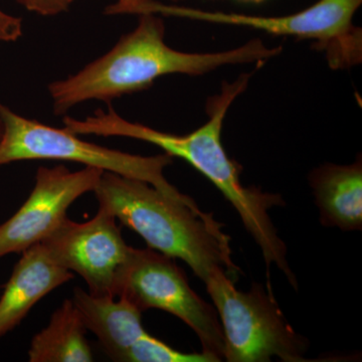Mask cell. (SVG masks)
Instances as JSON below:
<instances>
[{"label": "cell", "mask_w": 362, "mask_h": 362, "mask_svg": "<svg viewBox=\"0 0 362 362\" xmlns=\"http://www.w3.org/2000/svg\"><path fill=\"white\" fill-rule=\"evenodd\" d=\"M251 74H243L235 82L223 83L221 92L206 103L209 120L187 135L161 132L142 124L121 118L111 107L97 110L85 120L64 117L66 129L77 135L127 137L151 143L171 157L187 161L218 188L226 201L235 207L245 228L261 249L267 268L276 265L288 282L297 289V279L288 264L287 247L279 237L269 211L285 204L279 194L246 187L240 182V166L226 154L221 142V130L228 109L246 90Z\"/></svg>", "instance_id": "6da1fadb"}, {"label": "cell", "mask_w": 362, "mask_h": 362, "mask_svg": "<svg viewBox=\"0 0 362 362\" xmlns=\"http://www.w3.org/2000/svg\"><path fill=\"white\" fill-rule=\"evenodd\" d=\"M164 33L160 16L141 14L137 28L121 37L110 52L76 75L49 86L54 114L64 115L88 100L110 102L148 89L162 76H201L225 65L263 64L282 51V47L270 49L262 40H254L230 51L178 52L165 44Z\"/></svg>", "instance_id": "7a4b0ae2"}, {"label": "cell", "mask_w": 362, "mask_h": 362, "mask_svg": "<svg viewBox=\"0 0 362 362\" xmlns=\"http://www.w3.org/2000/svg\"><path fill=\"white\" fill-rule=\"evenodd\" d=\"M99 207L137 233L149 249L180 259L202 282L223 269L237 282L230 238L194 199L169 197L145 181L104 171L94 189Z\"/></svg>", "instance_id": "3957f363"}, {"label": "cell", "mask_w": 362, "mask_h": 362, "mask_svg": "<svg viewBox=\"0 0 362 362\" xmlns=\"http://www.w3.org/2000/svg\"><path fill=\"white\" fill-rule=\"evenodd\" d=\"M204 283L223 327V361L269 362L278 357L284 362L307 361L309 341L288 322L269 283L267 290L254 283L250 291L242 292L223 269Z\"/></svg>", "instance_id": "277c9868"}, {"label": "cell", "mask_w": 362, "mask_h": 362, "mask_svg": "<svg viewBox=\"0 0 362 362\" xmlns=\"http://www.w3.org/2000/svg\"><path fill=\"white\" fill-rule=\"evenodd\" d=\"M0 166L21 160H66L149 183L169 197L187 199L164 176L173 164L168 154L140 156L99 146L66 129H57L18 115L0 104Z\"/></svg>", "instance_id": "5b68a950"}, {"label": "cell", "mask_w": 362, "mask_h": 362, "mask_svg": "<svg viewBox=\"0 0 362 362\" xmlns=\"http://www.w3.org/2000/svg\"><path fill=\"white\" fill-rule=\"evenodd\" d=\"M116 297L125 298L139 310L157 309L173 314L194 331L202 351L225 359V337L218 312L190 287L175 259L152 249H135L116 282Z\"/></svg>", "instance_id": "8992f818"}, {"label": "cell", "mask_w": 362, "mask_h": 362, "mask_svg": "<svg viewBox=\"0 0 362 362\" xmlns=\"http://www.w3.org/2000/svg\"><path fill=\"white\" fill-rule=\"evenodd\" d=\"M361 4L362 0H318L299 13L270 18L170 6L168 16L311 40L318 51L325 52L331 68L345 69L361 62V28L352 23Z\"/></svg>", "instance_id": "52a82bcc"}, {"label": "cell", "mask_w": 362, "mask_h": 362, "mask_svg": "<svg viewBox=\"0 0 362 362\" xmlns=\"http://www.w3.org/2000/svg\"><path fill=\"white\" fill-rule=\"evenodd\" d=\"M116 221L99 207L86 223L66 218L40 244L57 264L84 279L90 294L116 298L117 277L131 250Z\"/></svg>", "instance_id": "ba28073f"}, {"label": "cell", "mask_w": 362, "mask_h": 362, "mask_svg": "<svg viewBox=\"0 0 362 362\" xmlns=\"http://www.w3.org/2000/svg\"><path fill=\"white\" fill-rule=\"evenodd\" d=\"M103 173L89 166L75 173L64 165L37 169L32 194L0 226V258L42 242L68 218L69 207L78 197L94 192Z\"/></svg>", "instance_id": "9c48e42d"}, {"label": "cell", "mask_w": 362, "mask_h": 362, "mask_svg": "<svg viewBox=\"0 0 362 362\" xmlns=\"http://www.w3.org/2000/svg\"><path fill=\"white\" fill-rule=\"evenodd\" d=\"M73 278L40 243L25 250L0 298V337L20 325L40 299Z\"/></svg>", "instance_id": "30bf717a"}, {"label": "cell", "mask_w": 362, "mask_h": 362, "mask_svg": "<svg viewBox=\"0 0 362 362\" xmlns=\"http://www.w3.org/2000/svg\"><path fill=\"white\" fill-rule=\"evenodd\" d=\"M71 300L86 327L96 335L112 361L124 362L131 346L147 333L142 311L125 298L94 296L77 287Z\"/></svg>", "instance_id": "8fae6325"}, {"label": "cell", "mask_w": 362, "mask_h": 362, "mask_svg": "<svg viewBox=\"0 0 362 362\" xmlns=\"http://www.w3.org/2000/svg\"><path fill=\"white\" fill-rule=\"evenodd\" d=\"M320 223L345 232L362 228L361 157L349 165L323 164L309 175Z\"/></svg>", "instance_id": "7c38bea8"}, {"label": "cell", "mask_w": 362, "mask_h": 362, "mask_svg": "<svg viewBox=\"0 0 362 362\" xmlns=\"http://www.w3.org/2000/svg\"><path fill=\"white\" fill-rule=\"evenodd\" d=\"M84 321L73 300H65L51 320L33 337L28 350L30 362H90L92 349L86 338Z\"/></svg>", "instance_id": "4fadbf2b"}, {"label": "cell", "mask_w": 362, "mask_h": 362, "mask_svg": "<svg viewBox=\"0 0 362 362\" xmlns=\"http://www.w3.org/2000/svg\"><path fill=\"white\" fill-rule=\"evenodd\" d=\"M124 362H218L206 352L185 354L146 333L131 346Z\"/></svg>", "instance_id": "5bb4252c"}, {"label": "cell", "mask_w": 362, "mask_h": 362, "mask_svg": "<svg viewBox=\"0 0 362 362\" xmlns=\"http://www.w3.org/2000/svg\"><path fill=\"white\" fill-rule=\"evenodd\" d=\"M160 2L154 0H117L116 4H111L105 9V13L114 14H157Z\"/></svg>", "instance_id": "9a60e30c"}, {"label": "cell", "mask_w": 362, "mask_h": 362, "mask_svg": "<svg viewBox=\"0 0 362 362\" xmlns=\"http://www.w3.org/2000/svg\"><path fill=\"white\" fill-rule=\"evenodd\" d=\"M28 11L37 13L40 16H56L68 11L71 0H16Z\"/></svg>", "instance_id": "2e32d148"}, {"label": "cell", "mask_w": 362, "mask_h": 362, "mask_svg": "<svg viewBox=\"0 0 362 362\" xmlns=\"http://www.w3.org/2000/svg\"><path fill=\"white\" fill-rule=\"evenodd\" d=\"M23 35L21 20L0 9V42H16Z\"/></svg>", "instance_id": "e0dca14e"}, {"label": "cell", "mask_w": 362, "mask_h": 362, "mask_svg": "<svg viewBox=\"0 0 362 362\" xmlns=\"http://www.w3.org/2000/svg\"><path fill=\"white\" fill-rule=\"evenodd\" d=\"M242 2H247V4H261V2L265 1V0H240Z\"/></svg>", "instance_id": "ac0fdd59"}, {"label": "cell", "mask_w": 362, "mask_h": 362, "mask_svg": "<svg viewBox=\"0 0 362 362\" xmlns=\"http://www.w3.org/2000/svg\"><path fill=\"white\" fill-rule=\"evenodd\" d=\"M1 132H2L1 123H0V137H1Z\"/></svg>", "instance_id": "d6986e66"}, {"label": "cell", "mask_w": 362, "mask_h": 362, "mask_svg": "<svg viewBox=\"0 0 362 362\" xmlns=\"http://www.w3.org/2000/svg\"><path fill=\"white\" fill-rule=\"evenodd\" d=\"M1 288H2L1 286H0V289H1Z\"/></svg>", "instance_id": "ffe728a7"}, {"label": "cell", "mask_w": 362, "mask_h": 362, "mask_svg": "<svg viewBox=\"0 0 362 362\" xmlns=\"http://www.w3.org/2000/svg\"><path fill=\"white\" fill-rule=\"evenodd\" d=\"M71 2H73V1H74V0H71Z\"/></svg>", "instance_id": "44dd1931"}]
</instances>
